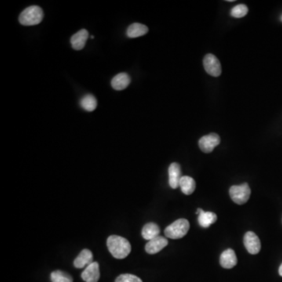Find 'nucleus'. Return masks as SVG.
I'll use <instances>...</instances> for the list:
<instances>
[{
  "mask_svg": "<svg viewBox=\"0 0 282 282\" xmlns=\"http://www.w3.org/2000/svg\"><path fill=\"white\" fill-rule=\"evenodd\" d=\"M244 246L252 255H256L261 250V242L258 236L253 231H248L244 236Z\"/></svg>",
  "mask_w": 282,
  "mask_h": 282,
  "instance_id": "0eeeda50",
  "label": "nucleus"
},
{
  "mask_svg": "<svg viewBox=\"0 0 282 282\" xmlns=\"http://www.w3.org/2000/svg\"><path fill=\"white\" fill-rule=\"evenodd\" d=\"M148 32V27L142 24L134 23L128 27L126 35L129 38H137L143 36Z\"/></svg>",
  "mask_w": 282,
  "mask_h": 282,
  "instance_id": "a211bd4d",
  "label": "nucleus"
},
{
  "mask_svg": "<svg viewBox=\"0 0 282 282\" xmlns=\"http://www.w3.org/2000/svg\"><path fill=\"white\" fill-rule=\"evenodd\" d=\"M89 38V32L87 30L82 29L75 33L71 38V43L73 49L75 50H81L86 45V41Z\"/></svg>",
  "mask_w": 282,
  "mask_h": 282,
  "instance_id": "ddd939ff",
  "label": "nucleus"
},
{
  "mask_svg": "<svg viewBox=\"0 0 282 282\" xmlns=\"http://www.w3.org/2000/svg\"><path fill=\"white\" fill-rule=\"evenodd\" d=\"M203 64L205 70L209 75L213 77H218L221 75L222 68H221V62L215 55L211 53L206 55L203 60Z\"/></svg>",
  "mask_w": 282,
  "mask_h": 282,
  "instance_id": "39448f33",
  "label": "nucleus"
},
{
  "mask_svg": "<svg viewBox=\"0 0 282 282\" xmlns=\"http://www.w3.org/2000/svg\"><path fill=\"white\" fill-rule=\"evenodd\" d=\"M107 246L111 255L118 260L126 258L131 252V245L129 241L118 235L108 237Z\"/></svg>",
  "mask_w": 282,
  "mask_h": 282,
  "instance_id": "f257e3e1",
  "label": "nucleus"
},
{
  "mask_svg": "<svg viewBox=\"0 0 282 282\" xmlns=\"http://www.w3.org/2000/svg\"><path fill=\"white\" fill-rule=\"evenodd\" d=\"M115 282H143L140 278L130 274H124L117 278Z\"/></svg>",
  "mask_w": 282,
  "mask_h": 282,
  "instance_id": "4be33fe9",
  "label": "nucleus"
},
{
  "mask_svg": "<svg viewBox=\"0 0 282 282\" xmlns=\"http://www.w3.org/2000/svg\"><path fill=\"white\" fill-rule=\"evenodd\" d=\"M180 188L184 195H190L194 193L196 188V183L192 177L184 176L180 179Z\"/></svg>",
  "mask_w": 282,
  "mask_h": 282,
  "instance_id": "f3484780",
  "label": "nucleus"
},
{
  "mask_svg": "<svg viewBox=\"0 0 282 282\" xmlns=\"http://www.w3.org/2000/svg\"><path fill=\"white\" fill-rule=\"evenodd\" d=\"M181 176L180 166L177 162H173L169 167V184L173 189H177L180 187Z\"/></svg>",
  "mask_w": 282,
  "mask_h": 282,
  "instance_id": "9d476101",
  "label": "nucleus"
},
{
  "mask_svg": "<svg viewBox=\"0 0 282 282\" xmlns=\"http://www.w3.org/2000/svg\"><path fill=\"white\" fill-rule=\"evenodd\" d=\"M81 276H82V280L86 282H98L100 276L98 263L93 262L90 265L86 267Z\"/></svg>",
  "mask_w": 282,
  "mask_h": 282,
  "instance_id": "1a4fd4ad",
  "label": "nucleus"
},
{
  "mask_svg": "<svg viewBox=\"0 0 282 282\" xmlns=\"http://www.w3.org/2000/svg\"><path fill=\"white\" fill-rule=\"evenodd\" d=\"M221 143V137L217 133H210L199 140V145L204 153H210Z\"/></svg>",
  "mask_w": 282,
  "mask_h": 282,
  "instance_id": "423d86ee",
  "label": "nucleus"
},
{
  "mask_svg": "<svg viewBox=\"0 0 282 282\" xmlns=\"http://www.w3.org/2000/svg\"><path fill=\"white\" fill-rule=\"evenodd\" d=\"M279 275L282 277V264L281 265L280 268H279Z\"/></svg>",
  "mask_w": 282,
  "mask_h": 282,
  "instance_id": "5701e85b",
  "label": "nucleus"
},
{
  "mask_svg": "<svg viewBox=\"0 0 282 282\" xmlns=\"http://www.w3.org/2000/svg\"><path fill=\"white\" fill-rule=\"evenodd\" d=\"M52 282H73V279L69 274L62 271H55L50 275Z\"/></svg>",
  "mask_w": 282,
  "mask_h": 282,
  "instance_id": "aec40b11",
  "label": "nucleus"
},
{
  "mask_svg": "<svg viewBox=\"0 0 282 282\" xmlns=\"http://www.w3.org/2000/svg\"><path fill=\"white\" fill-rule=\"evenodd\" d=\"M131 82L130 77L126 73H119L111 80V86L115 90H123L128 87Z\"/></svg>",
  "mask_w": 282,
  "mask_h": 282,
  "instance_id": "2eb2a0df",
  "label": "nucleus"
},
{
  "mask_svg": "<svg viewBox=\"0 0 282 282\" xmlns=\"http://www.w3.org/2000/svg\"><path fill=\"white\" fill-rule=\"evenodd\" d=\"M93 263V253L90 250L85 249L82 250L74 261V266L76 268H84Z\"/></svg>",
  "mask_w": 282,
  "mask_h": 282,
  "instance_id": "4468645a",
  "label": "nucleus"
},
{
  "mask_svg": "<svg viewBox=\"0 0 282 282\" xmlns=\"http://www.w3.org/2000/svg\"><path fill=\"white\" fill-rule=\"evenodd\" d=\"M230 196L233 202L238 205H244L250 199L251 189L247 183L241 185H234L230 188Z\"/></svg>",
  "mask_w": 282,
  "mask_h": 282,
  "instance_id": "20e7f679",
  "label": "nucleus"
},
{
  "mask_svg": "<svg viewBox=\"0 0 282 282\" xmlns=\"http://www.w3.org/2000/svg\"></svg>",
  "mask_w": 282,
  "mask_h": 282,
  "instance_id": "393cba45",
  "label": "nucleus"
},
{
  "mask_svg": "<svg viewBox=\"0 0 282 282\" xmlns=\"http://www.w3.org/2000/svg\"><path fill=\"white\" fill-rule=\"evenodd\" d=\"M91 38H94V36H93V35H91Z\"/></svg>",
  "mask_w": 282,
  "mask_h": 282,
  "instance_id": "b1692460",
  "label": "nucleus"
},
{
  "mask_svg": "<svg viewBox=\"0 0 282 282\" xmlns=\"http://www.w3.org/2000/svg\"><path fill=\"white\" fill-rule=\"evenodd\" d=\"M169 242L164 237L158 236L152 240L148 241L146 244L145 250L150 255H154L162 251L165 247L168 246Z\"/></svg>",
  "mask_w": 282,
  "mask_h": 282,
  "instance_id": "6e6552de",
  "label": "nucleus"
},
{
  "mask_svg": "<svg viewBox=\"0 0 282 282\" xmlns=\"http://www.w3.org/2000/svg\"><path fill=\"white\" fill-rule=\"evenodd\" d=\"M43 11L38 5H31L22 11L19 16V22L24 26L38 24L43 19Z\"/></svg>",
  "mask_w": 282,
  "mask_h": 282,
  "instance_id": "f03ea898",
  "label": "nucleus"
},
{
  "mask_svg": "<svg viewBox=\"0 0 282 282\" xmlns=\"http://www.w3.org/2000/svg\"><path fill=\"white\" fill-rule=\"evenodd\" d=\"M189 229V221L186 219H179L173 224L168 226L165 230V235L169 239H182L188 234Z\"/></svg>",
  "mask_w": 282,
  "mask_h": 282,
  "instance_id": "7ed1b4c3",
  "label": "nucleus"
},
{
  "mask_svg": "<svg viewBox=\"0 0 282 282\" xmlns=\"http://www.w3.org/2000/svg\"><path fill=\"white\" fill-rule=\"evenodd\" d=\"M220 264L221 267L225 269H231V268H235L238 264V259H237L235 251L231 249L225 250L221 254Z\"/></svg>",
  "mask_w": 282,
  "mask_h": 282,
  "instance_id": "f8f14e48",
  "label": "nucleus"
},
{
  "mask_svg": "<svg viewBox=\"0 0 282 282\" xmlns=\"http://www.w3.org/2000/svg\"><path fill=\"white\" fill-rule=\"evenodd\" d=\"M80 105L86 111H93L97 107V99L93 95H86L81 100Z\"/></svg>",
  "mask_w": 282,
  "mask_h": 282,
  "instance_id": "6ab92c4d",
  "label": "nucleus"
},
{
  "mask_svg": "<svg viewBox=\"0 0 282 282\" xmlns=\"http://www.w3.org/2000/svg\"><path fill=\"white\" fill-rule=\"evenodd\" d=\"M160 228L155 223H148L142 229V237L145 240L151 241L159 236Z\"/></svg>",
  "mask_w": 282,
  "mask_h": 282,
  "instance_id": "dca6fc26",
  "label": "nucleus"
},
{
  "mask_svg": "<svg viewBox=\"0 0 282 282\" xmlns=\"http://www.w3.org/2000/svg\"><path fill=\"white\" fill-rule=\"evenodd\" d=\"M248 12H249V9H248L247 5L245 4H239L231 9V15L236 18H241L246 16Z\"/></svg>",
  "mask_w": 282,
  "mask_h": 282,
  "instance_id": "412c9836",
  "label": "nucleus"
},
{
  "mask_svg": "<svg viewBox=\"0 0 282 282\" xmlns=\"http://www.w3.org/2000/svg\"><path fill=\"white\" fill-rule=\"evenodd\" d=\"M196 214H199V225L203 228H210L212 224L217 222V216L216 213H212V212H205L202 209H198L197 210Z\"/></svg>",
  "mask_w": 282,
  "mask_h": 282,
  "instance_id": "9b49d317",
  "label": "nucleus"
}]
</instances>
